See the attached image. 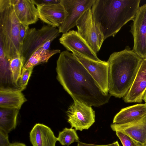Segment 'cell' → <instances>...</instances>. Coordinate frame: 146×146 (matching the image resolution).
<instances>
[{"instance_id": "cell-24", "label": "cell", "mask_w": 146, "mask_h": 146, "mask_svg": "<svg viewBox=\"0 0 146 146\" xmlns=\"http://www.w3.org/2000/svg\"><path fill=\"white\" fill-rule=\"evenodd\" d=\"M115 132L117 136L121 141L123 146H141L127 135L119 131Z\"/></svg>"}, {"instance_id": "cell-11", "label": "cell", "mask_w": 146, "mask_h": 146, "mask_svg": "<svg viewBox=\"0 0 146 146\" xmlns=\"http://www.w3.org/2000/svg\"><path fill=\"white\" fill-rule=\"evenodd\" d=\"M60 42L68 51L77 52L92 60L100 61L96 53L77 31L70 30L63 33L59 39Z\"/></svg>"}, {"instance_id": "cell-13", "label": "cell", "mask_w": 146, "mask_h": 146, "mask_svg": "<svg viewBox=\"0 0 146 146\" xmlns=\"http://www.w3.org/2000/svg\"><path fill=\"white\" fill-rule=\"evenodd\" d=\"M146 90V58L143 59L133 84L123 97L126 103H141Z\"/></svg>"}, {"instance_id": "cell-23", "label": "cell", "mask_w": 146, "mask_h": 146, "mask_svg": "<svg viewBox=\"0 0 146 146\" xmlns=\"http://www.w3.org/2000/svg\"><path fill=\"white\" fill-rule=\"evenodd\" d=\"M34 67L30 68L22 72L20 79L19 85L21 91L26 88L29 80L32 73Z\"/></svg>"}, {"instance_id": "cell-6", "label": "cell", "mask_w": 146, "mask_h": 146, "mask_svg": "<svg viewBox=\"0 0 146 146\" xmlns=\"http://www.w3.org/2000/svg\"><path fill=\"white\" fill-rule=\"evenodd\" d=\"M77 32L96 54L104 40V36L93 19L91 8L84 12L78 21Z\"/></svg>"}, {"instance_id": "cell-3", "label": "cell", "mask_w": 146, "mask_h": 146, "mask_svg": "<svg viewBox=\"0 0 146 146\" xmlns=\"http://www.w3.org/2000/svg\"><path fill=\"white\" fill-rule=\"evenodd\" d=\"M143 59L128 46L110 56L108 63V92L123 97L131 87Z\"/></svg>"}, {"instance_id": "cell-22", "label": "cell", "mask_w": 146, "mask_h": 146, "mask_svg": "<svg viewBox=\"0 0 146 146\" xmlns=\"http://www.w3.org/2000/svg\"><path fill=\"white\" fill-rule=\"evenodd\" d=\"M76 130L72 128L65 127L60 131L57 137V140L63 146H69L74 142H79V138Z\"/></svg>"}, {"instance_id": "cell-5", "label": "cell", "mask_w": 146, "mask_h": 146, "mask_svg": "<svg viewBox=\"0 0 146 146\" xmlns=\"http://www.w3.org/2000/svg\"><path fill=\"white\" fill-rule=\"evenodd\" d=\"M60 33L58 29L49 25H44L39 29L29 28L21 48V55L24 59L25 64L37 50L47 41L52 42Z\"/></svg>"}, {"instance_id": "cell-15", "label": "cell", "mask_w": 146, "mask_h": 146, "mask_svg": "<svg viewBox=\"0 0 146 146\" xmlns=\"http://www.w3.org/2000/svg\"><path fill=\"white\" fill-rule=\"evenodd\" d=\"M15 15L20 23L29 26L38 20L37 9L34 0H11Z\"/></svg>"}, {"instance_id": "cell-2", "label": "cell", "mask_w": 146, "mask_h": 146, "mask_svg": "<svg viewBox=\"0 0 146 146\" xmlns=\"http://www.w3.org/2000/svg\"><path fill=\"white\" fill-rule=\"evenodd\" d=\"M140 0H95L91 10L93 20L104 40L114 37L133 20L139 8Z\"/></svg>"}, {"instance_id": "cell-9", "label": "cell", "mask_w": 146, "mask_h": 146, "mask_svg": "<svg viewBox=\"0 0 146 146\" xmlns=\"http://www.w3.org/2000/svg\"><path fill=\"white\" fill-rule=\"evenodd\" d=\"M68 15L63 23L58 27L59 32L66 33L76 26L81 15L91 8L95 0H60Z\"/></svg>"}, {"instance_id": "cell-30", "label": "cell", "mask_w": 146, "mask_h": 146, "mask_svg": "<svg viewBox=\"0 0 146 146\" xmlns=\"http://www.w3.org/2000/svg\"><path fill=\"white\" fill-rule=\"evenodd\" d=\"M143 100H144L145 103H146V90L144 95Z\"/></svg>"}, {"instance_id": "cell-18", "label": "cell", "mask_w": 146, "mask_h": 146, "mask_svg": "<svg viewBox=\"0 0 146 146\" xmlns=\"http://www.w3.org/2000/svg\"><path fill=\"white\" fill-rule=\"evenodd\" d=\"M27 100L19 90L0 89V108L20 110Z\"/></svg>"}, {"instance_id": "cell-21", "label": "cell", "mask_w": 146, "mask_h": 146, "mask_svg": "<svg viewBox=\"0 0 146 146\" xmlns=\"http://www.w3.org/2000/svg\"><path fill=\"white\" fill-rule=\"evenodd\" d=\"M24 64V59L22 55L13 58L9 61V68L13 84L18 90H20L18 82Z\"/></svg>"}, {"instance_id": "cell-10", "label": "cell", "mask_w": 146, "mask_h": 146, "mask_svg": "<svg viewBox=\"0 0 146 146\" xmlns=\"http://www.w3.org/2000/svg\"><path fill=\"white\" fill-rule=\"evenodd\" d=\"M72 53L77 57L102 90L105 93L108 94V62L101 60L95 61L77 52Z\"/></svg>"}, {"instance_id": "cell-19", "label": "cell", "mask_w": 146, "mask_h": 146, "mask_svg": "<svg viewBox=\"0 0 146 146\" xmlns=\"http://www.w3.org/2000/svg\"><path fill=\"white\" fill-rule=\"evenodd\" d=\"M19 110L0 108V130L8 133L15 128Z\"/></svg>"}, {"instance_id": "cell-28", "label": "cell", "mask_w": 146, "mask_h": 146, "mask_svg": "<svg viewBox=\"0 0 146 146\" xmlns=\"http://www.w3.org/2000/svg\"><path fill=\"white\" fill-rule=\"evenodd\" d=\"M35 5L40 4H54L60 3V0H34Z\"/></svg>"}, {"instance_id": "cell-7", "label": "cell", "mask_w": 146, "mask_h": 146, "mask_svg": "<svg viewBox=\"0 0 146 146\" xmlns=\"http://www.w3.org/2000/svg\"><path fill=\"white\" fill-rule=\"evenodd\" d=\"M67 122L76 130L89 129L95 121V113L92 106L74 101L66 111Z\"/></svg>"}, {"instance_id": "cell-25", "label": "cell", "mask_w": 146, "mask_h": 146, "mask_svg": "<svg viewBox=\"0 0 146 146\" xmlns=\"http://www.w3.org/2000/svg\"><path fill=\"white\" fill-rule=\"evenodd\" d=\"M10 144L8 133L0 130V146H9Z\"/></svg>"}, {"instance_id": "cell-8", "label": "cell", "mask_w": 146, "mask_h": 146, "mask_svg": "<svg viewBox=\"0 0 146 146\" xmlns=\"http://www.w3.org/2000/svg\"><path fill=\"white\" fill-rule=\"evenodd\" d=\"M130 26L133 36L132 50L142 59L146 58V3L139 7Z\"/></svg>"}, {"instance_id": "cell-17", "label": "cell", "mask_w": 146, "mask_h": 146, "mask_svg": "<svg viewBox=\"0 0 146 146\" xmlns=\"http://www.w3.org/2000/svg\"><path fill=\"white\" fill-rule=\"evenodd\" d=\"M146 115V103L138 104L122 109L114 116L113 123L125 124L137 121Z\"/></svg>"}, {"instance_id": "cell-27", "label": "cell", "mask_w": 146, "mask_h": 146, "mask_svg": "<svg viewBox=\"0 0 146 146\" xmlns=\"http://www.w3.org/2000/svg\"><path fill=\"white\" fill-rule=\"evenodd\" d=\"M77 146H120L118 141H117L111 143L107 145H96L93 144H88L79 142Z\"/></svg>"}, {"instance_id": "cell-29", "label": "cell", "mask_w": 146, "mask_h": 146, "mask_svg": "<svg viewBox=\"0 0 146 146\" xmlns=\"http://www.w3.org/2000/svg\"><path fill=\"white\" fill-rule=\"evenodd\" d=\"M9 146H27L25 144L20 142H14L11 143Z\"/></svg>"}, {"instance_id": "cell-20", "label": "cell", "mask_w": 146, "mask_h": 146, "mask_svg": "<svg viewBox=\"0 0 146 146\" xmlns=\"http://www.w3.org/2000/svg\"><path fill=\"white\" fill-rule=\"evenodd\" d=\"M60 52L59 49L44 50L40 47L30 56L24 64L22 72L30 68L47 62L51 57Z\"/></svg>"}, {"instance_id": "cell-12", "label": "cell", "mask_w": 146, "mask_h": 146, "mask_svg": "<svg viewBox=\"0 0 146 146\" xmlns=\"http://www.w3.org/2000/svg\"><path fill=\"white\" fill-rule=\"evenodd\" d=\"M39 18L43 22L55 27L63 23L68 14L60 3L54 4H36Z\"/></svg>"}, {"instance_id": "cell-4", "label": "cell", "mask_w": 146, "mask_h": 146, "mask_svg": "<svg viewBox=\"0 0 146 146\" xmlns=\"http://www.w3.org/2000/svg\"><path fill=\"white\" fill-rule=\"evenodd\" d=\"M20 24L11 0H0V44L9 61L21 56L22 46L19 39Z\"/></svg>"}, {"instance_id": "cell-16", "label": "cell", "mask_w": 146, "mask_h": 146, "mask_svg": "<svg viewBox=\"0 0 146 146\" xmlns=\"http://www.w3.org/2000/svg\"><path fill=\"white\" fill-rule=\"evenodd\" d=\"M29 138L33 146H55L58 141L51 128L40 123H36L33 127Z\"/></svg>"}, {"instance_id": "cell-14", "label": "cell", "mask_w": 146, "mask_h": 146, "mask_svg": "<svg viewBox=\"0 0 146 146\" xmlns=\"http://www.w3.org/2000/svg\"><path fill=\"white\" fill-rule=\"evenodd\" d=\"M110 127L113 131L129 136L141 146H146V115L136 121L122 124L112 123Z\"/></svg>"}, {"instance_id": "cell-1", "label": "cell", "mask_w": 146, "mask_h": 146, "mask_svg": "<svg viewBox=\"0 0 146 146\" xmlns=\"http://www.w3.org/2000/svg\"><path fill=\"white\" fill-rule=\"evenodd\" d=\"M57 79L74 101L99 107L108 103L111 96L104 92L72 53L61 52L56 62Z\"/></svg>"}, {"instance_id": "cell-26", "label": "cell", "mask_w": 146, "mask_h": 146, "mask_svg": "<svg viewBox=\"0 0 146 146\" xmlns=\"http://www.w3.org/2000/svg\"><path fill=\"white\" fill-rule=\"evenodd\" d=\"M29 28V26L24 25L21 23L19 31V39L22 46L27 31Z\"/></svg>"}]
</instances>
